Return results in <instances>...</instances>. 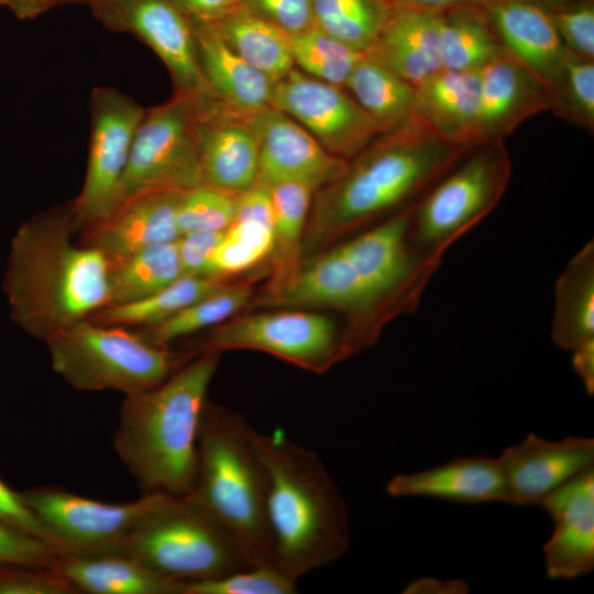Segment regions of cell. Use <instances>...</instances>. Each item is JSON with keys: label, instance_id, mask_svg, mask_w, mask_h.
<instances>
[{"label": "cell", "instance_id": "1", "mask_svg": "<svg viewBox=\"0 0 594 594\" xmlns=\"http://www.w3.org/2000/svg\"><path fill=\"white\" fill-rule=\"evenodd\" d=\"M72 200L22 222L10 243L2 289L15 324L40 341L89 319L110 301L109 260L73 241Z\"/></svg>", "mask_w": 594, "mask_h": 594}, {"label": "cell", "instance_id": "2", "mask_svg": "<svg viewBox=\"0 0 594 594\" xmlns=\"http://www.w3.org/2000/svg\"><path fill=\"white\" fill-rule=\"evenodd\" d=\"M475 146L437 136L415 116L382 133L319 189L307 232L309 248L352 231L421 197Z\"/></svg>", "mask_w": 594, "mask_h": 594}, {"label": "cell", "instance_id": "3", "mask_svg": "<svg viewBox=\"0 0 594 594\" xmlns=\"http://www.w3.org/2000/svg\"><path fill=\"white\" fill-rule=\"evenodd\" d=\"M218 364L219 353H199L160 385L124 397L113 446L141 495L191 492L200 418Z\"/></svg>", "mask_w": 594, "mask_h": 594}, {"label": "cell", "instance_id": "4", "mask_svg": "<svg viewBox=\"0 0 594 594\" xmlns=\"http://www.w3.org/2000/svg\"><path fill=\"white\" fill-rule=\"evenodd\" d=\"M267 473V521L274 564L298 580L344 556L350 543L346 504L322 460L278 429L257 432Z\"/></svg>", "mask_w": 594, "mask_h": 594}, {"label": "cell", "instance_id": "5", "mask_svg": "<svg viewBox=\"0 0 594 594\" xmlns=\"http://www.w3.org/2000/svg\"><path fill=\"white\" fill-rule=\"evenodd\" d=\"M193 497L227 531L251 566L274 563L267 473L257 432L207 399L198 430Z\"/></svg>", "mask_w": 594, "mask_h": 594}, {"label": "cell", "instance_id": "6", "mask_svg": "<svg viewBox=\"0 0 594 594\" xmlns=\"http://www.w3.org/2000/svg\"><path fill=\"white\" fill-rule=\"evenodd\" d=\"M124 554L154 574L179 583L219 579L251 566L190 493L155 494L129 537Z\"/></svg>", "mask_w": 594, "mask_h": 594}, {"label": "cell", "instance_id": "7", "mask_svg": "<svg viewBox=\"0 0 594 594\" xmlns=\"http://www.w3.org/2000/svg\"><path fill=\"white\" fill-rule=\"evenodd\" d=\"M53 370L79 391L151 389L195 356L153 345L134 330L81 320L45 342Z\"/></svg>", "mask_w": 594, "mask_h": 594}, {"label": "cell", "instance_id": "8", "mask_svg": "<svg viewBox=\"0 0 594 594\" xmlns=\"http://www.w3.org/2000/svg\"><path fill=\"white\" fill-rule=\"evenodd\" d=\"M510 176L505 141L477 144L416 201L410 226L414 245L442 258L496 207Z\"/></svg>", "mask_w": 594, "mask_h": 594}, {"label": "cell", "instance_id": "9", "mask_svg": "<svg viewBox=\"0 0 594 594\" xmlns=\"http://www.w3.org/2000/svg\"><path fill=\"white\" fill-rule=\"evenodd\" d=\"M90 138L85 180L72 200L75 232L105 219L121 200V184L145 108L112 86L90 95Z\"/></svg>", "mask_w": 594, "mask_h": 594}, {"label": "cell", "instance_id": "10", "mask_svg": "<svg viewBox=\"0 0 594 594\" xmlns=\"http://www.w3.org/2000/svg\"><path fill=\"white\" fill-rule=\"evenodd\" d=\"M59 554H124L125 543L154 501L141 495L128 503L96 501L58 486L21 492Z\"/></svg>", "mask_w": 594, "mask_h": 594}, {"label": "cell", "instance_id": "11", "mask_svg": "<svg viewBox=\"0 0 594 594\" xmlns=\"http://www.w3.org/2000/svg\"><path fill=\"white\" fill-rule=\"evenodd\" d=\"M200 353L261 351L315 373L349 356L333 320L307 311H279L239 317L211 328Z\"/></svg>", "mask_w": 594, "mask_h": 594}, {"label": "cell", "instance_id": "12", "mask_svg": "<svg viewBox=\"0 0 594 594\" xmlns=\"http://www.w3.org/2000/svg\"><path fill=\"white\" fill-rule=\"evenodd\" d=\"M198 99L174 94L145 109L121 184V199L150 187L187 189L202 184L196 141Z\"/></svg>", "mask_w": 594, "mask_h": 594}, {"label": "cell", "instance_id": "13", "mask_svg": "<svg viewBox=\"0 0 594 594\" xmlns=\"http://www.w3.org/2000/svg\"><path fill=\"white\" fill-rule=\"evenodd\" d=\"M88 7L106 29L146 44L166 66L175 94L212 96L200 72L191 21L169 0H94Z\"/></svg>", "mask_w": 594, "mask_h": 594}, {"label": "cell", "instance_id": "14", "mask_svg": "<svg viewBox=\"0 0 594 594\" xmlns=\"http://www.w3.org/2000/svg\"><path fill=\"white\" fill-rule=\"evenodd\" d=\"M272 107L309 132L329 153L350 161L378 129L351 94L293 68L275 82Z\"/></svg>", "mask_w": 594, "mask_h": 594}, {"label": "cell", "instance_id": "15", "mask_svg": "<svg viewBox=\"0 0 594 594\" xmlns=\"http://www.w3.org/2000/svg\"><path fill=\"white\" fill-rule=\"evenodd\" d=\"M252 117L212 96L198 99L196 141L202 184L238 195L257 182L258 140Z\"/></svg>", "mask_w": 594, "mask_h": 594}, {"label": "cell", "instance_id": "16", "mask_svg": "<svg viewBox=\"0 0 594 594\" xmlns=\"http://www.w3.org/2000/svg\"><path fill=\"white\" fill-rule=\"evenodd\" d=\"M498 461L506 487L505 503L540 506L553 491L594 469V439L548 440L529 433L506 448Z\"/></svg>", "mask_w": 594, "mask_h": 594}, {"label": "cell", "instance_id": "17", "mask_svg": "<svg viewBox=\"0 0 594 594\" xmlns=\"http://www.w3.org/2000/svg\"><path fill=\"white\" fill-rule=\"evenodd\" d=\"M252 119L258 140V183L298 182L317 191L345 170L349 161L329 153L283 111L271 107Z\"/></svg>", "mask_w": 594, "mask_h": 594}, {"label": "cell", "instance_id": "18", "mask_svg": "<svg viewBox=\"0 0 594 594\" xmlns=\"http://www.w3.org/2000/svg\"><path fill=\"white\" fill-rule=\"evenodd\" d=\"M184 189L150 187L122 198L100 222L81 232V243L108 260L146 246L177 241V207Z\"/></svg>", "mask_w": 594, "mask_h": 594}, {"label": "cell", "instance_id": "19", "mask_svg": "<svg viewBox=\"0 0 594 594\" xmlns=\"http://www.w3.org/2000/svg\"><path fill=\"white\" fill-rule=\"evenodd\" d=\"M473 4L483 12L502 47L550 94L566 57L550 8L541 0H474Z\"/></svg>", "mask_w": 594, "mask_h": 594}, {"label": "cell", "instance_id": "20", "mask_svg": "<svg viewBox=\"0 0 594 594\" xmlns=\"http://www.w3.org/2000/svg\"><path fill=\"white\" fill-rule=\"evenodd\" d=\"M553 521L543 546L551 580H573L594 569V469L549 494L540 504Z\"/></svg>", "mask_w": 594, "mask_h": 594}, {"label": "cell", "instance_id": "21", "mask_svg": "<svg viewBox=\"0 0 594 594\" xmlns=\"http://www.w3.org/2000/svg\"><path fill=\"white\" fill-rule=\"evenodd\" d=\"M479 144L505 141L529 118L550 111L547 87L504 48L479 70Z\"/></svg>", "mask_w": 594, "mask_h": 594}, {"label": "cell", "instance_id": "22", "mask_svg": "<svg viewBox=\"0 0 594 594\" xmlns=\"http://www.w3.org/2000/svg\"><path fill=\"white\" fill-rule=\"evenodd\" d=\"M386 492L395 498L428 497L465 505L506 501L498 458L483 454L458 457L428 470L394 475Z\"/></svg>", "mask_w": 594, "mask_h": 594}, {"label": "cell", "instance_id": "23", "mask_svg": "<svg viewBox=\"0 0 594 594\" xmlns=\"http://www.w3.org/2000/svg\"><path fill=\"white\" fill-rule=\"evenodd\" d=\"M265 300L273 306L337 309L348 312L359 324L372 320L371 306L361 280L341 245L299 266L284 288ZM359 328L355 343L360 351Z\"/></svg>", "mask_w": 594, "mask_h": 594}, {"label": "cell", "instance_id": "24", "mask_svg": "<svg viewBox=\"0 0 594 594\" xmlns=\"http://www.w3.org/2000/svg\"><path fill=\"white\" fill-rule=\"evenodd\" d=\"M190 21L200 72L212 97L246 116L271 108L275 81L242 59L212 23Z\"/></svg>", "mask_w": 594, "mask_h": 594}, {"label": "cell", "instance_id": "25", "mask_svg": "<svg viewBox=\"0 0 594 594\" xmlns=\"http://www.w3.org/2000/svg\"><path fill=\"white\" fill-rule=\"evenodd\" d=\"M479 72L441 68L415 86L414 116L440 139L476 146Z\"/></svg>", "mask_w": 594, "mask_h": 594}, {"label": "cell", "instance_id": "26", "mask_svg": "<svg viewBox=\"0 0 594 594\" xmlns=\"http://www.w3.org/2000/svg\"><path fill=\"white\" fill-rule=\"evenodd\" d=\"M367 53L417 86L442 68L439 11L394 6L391 18Z\"/></svg>", "mask_w": 594, "mask_h": 594}, {"label": "cell", "instance_id": "27", "mask_svg": "<svg viewBox=\"0 0 594 594\" xmlns=\"http://www.w3.org/2000/svg\"><path fill=\"white\" fill-rule=\"evenodd\" d=\"M51 568L77 593L183 594L184 583L163 579L122 553L57 554Z\"/></svg>", "mask_w": 594, "mask_h": 594}, {"label": "cell", "instance_id": "28", "mask_svg": "<svg viewBox=\"0 0 594 594\" xmlns=\"http://www.w3.org/2000/svg\"><path fill=\"white\" fill-rule=\"evenodd\" d=\"M551 338L573 351L594 341V245L586 243L568 263L554 287Z\"/></svg>", "mask_w": 594, "mask_h": 594}, {"label": "cell", "instance_id": "29", "mask_svg": "<svg viewBox=\"0 0 594 594\" xmlns=\"http://www.w3.org/2000/svg\"><path fill=\"white\" fill-rule=\"evenodd\" d=\"M344 88L373 120L380 134L400 128L414 117L415 87L367 52Z\"/></svg>", "mask_w": 594, "mask_h": 594}, {"label": "cell", "instance_id": "30", "mask_svg": "<svg viewBox=\"0 0 594 594\" xmlns=\"http://www.w3.org/2000/svg\"><path fill=\"white\" fill-rule=\"evenodd\" d=\"M211 23L242 59L275 82L295 68L290 35L244 7Z\"/></svg>", "mask_w": 594, "mask_h": 594}, {"label": "cell", "instance_id": "31", "mask_svg": "<svg viewBox=\"0 0 594 594\" xmlns=\"http://www.w3.org/2000/svg\"><path fill=\"white\" fill-rule=\"evenodd\" d=\"M502 50L491 24L475 4L439 11L442 68L479 72Z\"/></svg>", "mask_w": 594, "mask_h": 594}, {"label": "cell", "instance_id": "32", "mask_svg": "<svg viewBox=\"0 0 594 594\" xmlns=\"http://www.w3.org/2000/svg\"><path fill=\"white\" fill-rule=\"evenodd\" d=\"M182 276L176 241L146 246L109 260V305L145 298Z\"/></svg>", "mask_w": 594, "mask_h": 594}, {"label": "cell", "instance_id": "33", "mask_svg": "<svg viewBox=\"0 0 594 594\" xmlns=\"http://www.w3.org/2000/svg\"><path fill=\"white\" fill-rule=\"evenodd\" d=\"M270 188L273 206L274 276L268 294H277L299 268L298 254L315 190L302 183L284 182Z\"/></svg>", "mask_w": 594, "mask_h": 594}, {"label": "cell", "instance_id": "34", "mask_svg": "<svg viewBox=\"0 0 594 594\" xmlns=\"http://www.w3.org/2000/svg\"><path fill=\"white\" fill-rule=\"evenodd\" d=\"M227 284L223 278L184 275L145 298L127 304L109 305L89 319L105 326L135 330L153 327Z\"/></svg>", "mask_w": 594, "mask_h": 594}, {"label": "cell", "instance_id": "35", "mask_svg": "<svg viewBox=\"0 0 594 594\" xmlns=\"http://www.w3.org/2000/svg\"><path fill=\"white\" fill-rule=\"evenodd\" d=\"M252 297V287L246 283L227 284L179 310L153 327L134 330L146 342L157 346L195 332L213 328L241 310Z\"/></svg>", "mask_w": 594, "mask_h": 594}, {"label": "cell", "instance_id": "36", "mask_svg": "<svg viewBox=\"0 0 594 594\" xmlns=\"http://www.w3.org/2000/svg\"><path fill=\"white\" fill-rule=\"evenodd\" d=\"M316 26L350 47L367 52L394 11L393 0H311Z\"/></svg>", "mask_w": 594, "mask_h": 594}, {"label": "cell", "instance_id": "37", "mask_svg": "<svg viewBox=\"0 0 594 594\" xmlns=\"http://www.w3.org/2000/svg\"><path fill=\"white\" fill-rule=\"evenodd\" d=\"M294 65L328 84L344 87L365 52L356 51L317 26L290 35Z\"/></svg>", "mask_w": 594, "mask_h": 594}, {"label": "cell", "instance_id": "38", "mask_svg": "<svg viewBox=\"0 0 594 594\" xmlns=\"http://www.w3.org/2000/svg\"><path fill=\"white\" fill-rule=\"evenodd\" d=\"M273 248L272 226L257 220L234 219L212 255L213 275L223 278L249 270L271 255Z\"/></svg>", "mask_w": 594, "mask_h": 594}, {"label": "cell", "instance_id": "39", "mask_svg": "<svg viewBox=\"0 0 594 594\" xmlns=\"http://www.w3.org/2000/svg\"><path fill=\"white\" fill-rule=\"evenodd\" d=\"M550 111L566 122L593 134L594 61L566 52L559 79L550 92Z\"/></svg>", "mask_w": 594, "mask_h": 594}, {"label": "cell", "instance_id": "40", "mask_svg": "<svg viewBox=\"0 0 594 594\" xmlns=\"http://www.w3.org/2000/svg\"><path fill=\"white\" fill-rule=\"evenodd\" d=\"M235 195L206 184L184 189L177 207V227L182 234L223 231L234 220Z\"/></svg>", "mask_w": 594, "mask_h": 594}, {"label": "cell", "instance_id": "41", "mask_svg": "<svg viewBox=\"0 0 594 594\" xmlns=\"http://www.w3.org/2000/svg\"><path fill=\"white\" fill-rule=\"evenodd\" d=\"M297 582L274 563L250 566L219 579L184 583L183 594H294Z\"/></svg>", "mask_w": 594, "mask_h": 594}, {"label": "cell", "instance_id": "42", "mask_svg": "<svg viewBox=\"0 0 594 594\" xmlns=\"http://www.w3.org/2000/svg\"><path fill=\"white\" fill-rule=\"evenodd\" d=\"M550 11L564 50L573 56L594 61V0H579Z\"/></svg>", "mask_w": 594, "mask_h": 594}, {"label": "cell", "instance_id": "43", "mask_svg": "<svg viewBox=\"0 0 594 594\" xmlns=\"http://www.w3.org/2000/svg\"><path fill=\"white\" fill-rule=\"evenodd\" d=\"M59 573L47 566L0 565V594H75Z\"/></svg>", "mask_w": 594, "mask_h": 594}, {"label": "cell", "instance_id": "44", "mask_svg": "<svg viewBox=\"0 0 594 594\" xmlns=\"http://www.w3.org/2000/svg\"><path fill=\"white\" fill-rule=\"evenodd\" d=\"M57 554L58 551L44 540L0 521V565L51 568Z\"/></svg>", "mask_w": 594, "mask_h": 594}, {"label": "cell", "instance_id": "45", "mask_svg": "<svg viewBox=\"0 0 594 594\" xmlns=\"http://www.w3.org/2000/svg\"><path fill=\"white\" fill-rule=\"evenodd\" d=\"M241 6L289 35L316 28L311 0H240Z\"/></svg>", "mask_w": 594, "mask_h": 594}, {"label": "cell", "instance_id": "46", "mask_svg": "<svg viewBox=\"0 0 594 594\" xmlns=\"http://www.w3.org/2000/svg\"><path fill=\"white\" fill-rule=\"evenodd\" d=\"M224 231L190 232L182 234L177 239L176 243L183 275L215 277L211 265L212 255Z\"/></svg>", "mask_w": 594, "mask_h": 594}, {"label": "cell", "instance_id": "47", "mask_svg": "<svg viewBox=\"0 0 594 594\" xmlns=\"http://www.w3.org/2000/svg\"><path fill=\"white\" fill-rule=\"evenodd\" d=\"M0 521L23 530L53 546L45 529L23 499L21 492L13 491L1 480Z\"/></svg>", "mask_w": 594, "mask_h": 594}, {"label": "cell", "instance_id": "48", "mask_svg": "<svg viewBox=\"0 0 594 594\" xmlns=\"http://www.w3.org/2000/svg\"><path fill=\"white\" fill-rule=\"evenodd\" d=\"M188 19L216 22L241 6L240 0H169Z\"/></svg>", "mask_w": 594, "mask_h": 594}, {"label": "cell", "instance_id": "49", "mask_svg": "<svg viewBox=\"0 0 594 594\" xmlns=\"http://www.w3.org/2000/svg\"><path fill=\"white\" fill-rule=\"evenodd\" d=\"M469 584L463 580H439L424 576L409 582L404 588L405 594H465Z\"/></svg>", "mask_w": 594, "mask_h": 594}, {"label": "cell", "instance_id": "50", "mask_svg": "<svg viewBox=\"0 0 594 594\" xmlns=\"http://www.w3.org/2000/svg\"><path fill=\"white\" fill-rule=\"evenodd\" d=\"M572 367L581 378L588 395L594 394V341H590L571 351Z\"/></svg>", "mask_w": 594, "mask_h": 594}, {"label": "cell", "instance_id": "51", "mask_svg": "<svg viewBox=\"0 0 594 594\" xmlns=\"http://www.w3.org/2000/svg\"><path fill=\"white\" fill-rule=\"evenodd\" d=\"M0 6L19 20H33L59 4L58 0H0Z\"/></svg>", "mask_w": 594, "mask_h": 594}, {"label": "cell", "instance_id": "52", "mask_svg": "<svg viewBox=\"0 0 594 594\" xmlns=\"http://www.w3.org/2000/svg\"><path fill=\"white\" fill-rule=\"evenodd\" d=\"M474 0H393L395 7L419 10L442 11L446 9L471 4Z\"/></svg>", "mask_w": 594, "mask_h": 594}, {"label": "cell", "instance_id": "53", "mask_svg": "<svg viewBox=\"0 0 594 594\" xmlns=\"http://www.w3.org/2000/svg\"><path fill=\"white\" fill-rule=\"evenodd\" d=\"M550 9L558 8L579 0H541Z\"/></svg>", "mask_w": 594, "mask_h": 594}, {"label": "cell", "instance_id": "54", "mask_svg": "<svg viewBox=\"0 0 594 594\" xmlns=\"http://www.w3.org/2000/svg\"><path fill=\"white\" fill-rule=\"evenodd\" d=\"M91 1L94 0H58V4L62 6V4H69V3H84L88 6Z\"/></svg>", "mask_w": 594, "mask_h": 594}]
</instances>
